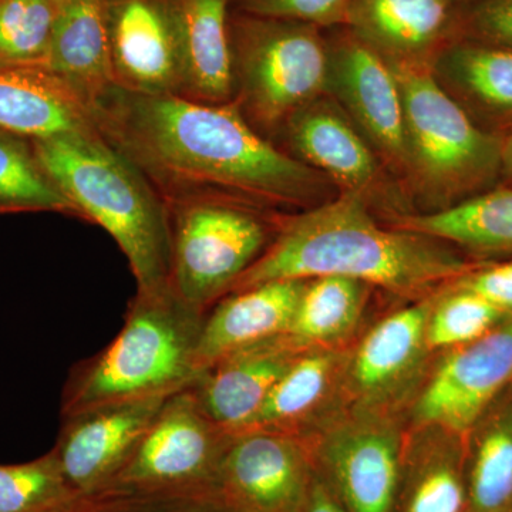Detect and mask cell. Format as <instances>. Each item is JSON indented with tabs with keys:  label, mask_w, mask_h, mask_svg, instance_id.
<instances>
[{
	"label": "cell",
	"mask_w": 512,
	"mask_h": 512,
	"mask_svg": "<svg viewBox=\"0 0 512 512\" xmlns=\"http://www.w3.org/2000/svg\"><path fill=\"white\" fill-rule=\"evenodd\" d=\"M456 8L453 0H350L345 28L389 62L430 60Z\"/></svg>",
	"instance_id": "d6986e66"
},
{
	"label": "cell",
	"mask_w": 512,
	"mask_h": 512,
	"mask_svg": "<svg viewBox=\"0 0 512 512\" xmlns=\"http://www.w3.org/2000/svg\"><path fill=\"white\" fill-rule=\"evenodd\" d=\"M184 55L183 96L202 103L234 97L231 0H174Z\"/></svg>",
	"instance_id": "cb8c5ba5"
},
{
	"label": "cell",
	"mask_w": 512,
	"mask_h": 512,
	"mask_svg": "<svg viewBox=\"0 0 512 512\" xmlns=\"http://www.w3.org/2000/svg\"><path fill=\"white\" fill-rule=\"evenodd\" d=\"M477 293L454 286L441 298H434L427 345L434 350H450L473 342L508 318Z\"/></svg>",
	"instance_id": "1f68e13d"
},
{
	"label": "cell",
	"mask_w": 512,
	"mask_h": 512,
	"mask_svg": "<svg viewBox=\"0 0 512 512\" xmlns=\"http://www.w3.org/2000/svg\"><path fill=\"white\" fill-rule=\"evenodd\" d=\"M315 474L301 437L245 431L229 441L215 491L237 512H299Z\"/></svg>",
	"instance_id": "8fae6325"
},
{
	"label": "cell",
	"mask_w": 512,
	"mask_h": 512,
	"mask_svg": "<svg viewBox=\"0 0 512 512\" xmlns=\"http://www.w3.org/2000/svg\"><path fill=\"white\" fill-rule=\"evenodd\" d=\"M167 207L171 288L205 312L261 258L274 241L282 218L231 201L194 200Z\"/></svg>",
	"instance_id": "52a82bcc"
},
{
	"label": "cell",
	"mask_w": 512,
	"mask_h": 512,
	"mask_svg": "<svg viewBox=\"0 0 512 512\" xmlns=\"http://www.w3.org/2000/svg\"><path fill=\"white\" fill-rule=\"evenodd\" d=\"M467 23L484 43L512 50V0H478Z\"/></svg>",
	"instance_id": "e575fe53"
},
{
	"label": "cell",
	"mask_w": 512,
	"mask_h": 512,
	"mask_svg": "<svg viewBox=\"0 0 512 512\" xmlns=\"http://www.w3.org/2000/svg\"><path fill=\"white\" fill-rule=\"evenodd\" d=\"M303 440L316 474L346 512L396 510L406 436L392 413L352 406Z\"/></svg>",
	"instance_id": "ba28073f"
},
{
	"label": "cell",
	"mask_w": 512,
	"mask_h": 512,
	"mask_svg": "<svg viewBox=\"0 0 512 512\" xmlns=\"http://www.w3.org/2000/svg\"><path fill=\"white\" fill-rule=\"evenodd\" d=\"M46 69L87 107L114 84L107 0H63L57 6Z\"/></svg>",
	"instance_id": "44dd1931"
},
{
	"label": "cell",
	"mask_w": 512,
	"mask_h": 512,
	"mask_svg": "<svg viewBox=\"0 0 512 512\" xmlns=\"http://www.w3.org/2000/svg\"><path fill=\"white\" fill-rule=\"evenodd\" d=\"M37 160L82 220L126 255L137 289L170 285V211L146 175L96 128L32 140Z\"/></svg>",
	"instance_id": "3957f363"
},
{
	"label": "cell",
	"mask_w": 512,
	"mask_h": 512,
	"mask_svg": "<svg viewBox=\"0 0 512 512\" xmlns=\"http://www.w3.org/2000/svg\"><path fill=\"white\" fill-rule=\"evenodd\" d=\"M306 281H272L228 293L205 313L198 372L231 353L286 335Z\"/></svg>",
	"instance_id": "e0dca14e"
},
{
	"label": "cell",
	"mask_w": 512,
	"mask_h": 512,
	"mask_svg": "<svg viewBox=\"0 0 512 512\" xmlns=\"http://www.w3.org/2000/svg\"><path fill=\"white\" fill-rule=\"evenodd\" d=\"M231 439L187 387L165 400L133 456L101 493H217L218 470Z\"/></svg>",
	"instance_id": "9c48e42d"
},
{
	"label": "cell",
	"mask_w": 512,
	"mask_h": 512,
	"mask_svg": "<svg viewBox=\"0 0 512 512\" xmlns=\"http://www.w3.org/2000/svg\"><path fill=\"white\" fill-rule=\"evenodd\" d=\"M453 2H456V3H457V5H458V3L463 2V0H453Z\"/></svg>",
	"instance_id": "ab89813d"
},
{
	"label": "cell",
	"mask_w": 512,
	"mask_h": 512,
	"mask_svg": "<svg viewBox=\"0 0 512 512\" xmlns=\"http://www.w3.org/2000/svg\"><path fill=\"white\" fill-rule=\"evenodd\" d=\"M463 437L437 426H414L404 441L402 483L394 512H466Z\"/></svg>",
	"instance_id": "603a6c76"
},
{
	"label": "cell",
	"mask_w": 512,
	"mask_h": 512,
	"mask_svg": "<svg viewBox=\"0 0 512 512\" xmlns=\"http://www.w3.org/2000/svg\"><path fill=\"white\" fill-rule=\"evenodd\" d=\"M104 140L137 165L165 204L238 202L262 210L318 197L323 175L276 147L234 101L143 94L111 84L89 104Z\"/></svg>",
	"instance_id": "6da1fadb"
},
{
	"label": "cell",
	"mask_w": 512,
	"mask_h": 512,
	"mask_svg": "<svg viewBox=\"0 0 512 512\" xmlns=\"http://www.w3.org/2000/svg\"><path fill=\"white\" fill-rule=\"evenodd\" d=\"M399 225L474 251H512V190L493 191L431 214L406 215Z\"/></svg>",
	"instance_id": "484cf974"
},
{
	"label": "cell",
	"mask_w": 512,
	"mask_h": 512,
	"mask_svg": "<svg viewBox=\"0 0 512 512\" xmlns=\"http://www.w3.org/2000/svg\"><path fill=\"white\" fill-rule=\"evenodd\" d=\"M434 298L386 316L366 333L345 372V392L352 406L390 412L410 392L427 356V323Z\"/></svg>",
	"instance_id": "5bb4252c"
},
{
	"label": "cell",
	"mask_w": 512,
	"mask_h": 512,
	"mask_svg": "<svg viewBox=\"0 0 512 512\" xmlns=\"http://www.w3.org/2000/svg\"><path fill=\"white\" fill-rule=\"evenodd\" d=\"M92 128L89 107L50 70L0 66V130L37 140Z\"/></svg>",
	"instance_id": "ffe728a7"
},
{
	"label": "cell",
	"mask_w": 512,
	"mask_h": 512,
	"mask_svg": "<svg viewBox=\"0 0 512 512\" xmlns=\"http://www.w3.org/2000/svg\"><path fill=\"white\" fill-rule=\"evenodd\" d=\"M56 13L52 0H0V66L46 69Z\"/></svg>",
	"instance_id": "4dcf8cb0"
},
{
	"label": "cell",
	"mask_w": 512,
	"mask_h": 512,
	"mask_svg": "<svg viewBox=\"0 0 512 512\" xmlns=\"http://www.w3.org/2000/svg\"><path fill=\"white\" fill-rule=\"evenodd\" d=\"M389 64L402 94L410 171L437 197L480 187L500 167L503 144L444 92L430 60Z\"/></svg>",
	"instance_id": "8992f818"
},
{
	"label": "cell",
	"mask_w": 512,
	"mask_h": 512,
	"mask_svg": "<svg viewBox=\"0 0 512 512\" xmlns=\"http://www.w3.org/2000/svg\"><path fill=\"white\" fill-rule=\"evenodd\" d=\"M512 382V318L450 353L417 394L413 426H437L464 437Z\"/></svg>",
	"instance_id": "30bf717a"
},
{
	"label": "cell",
	"mask_w": 512,
	"mask_h": 512,
	"mask_svg": "<svg viewBox=\"0 0 512 512\" xmlns=\"http://www.w3.org/2000/svg\"><path fill=\"white\" fill-rule=\"evenodd\" d=\"M170 396L103 404L62 417L53 453L80 497L101 493L126 466Z\"/></svg>",
	"instance_id": "4fadbf2b"
},
{
	"label": "cell",
	"mask_w": 512,
	"mask_h": 512,
	"mask_svg": "<svg viewBox=\"0 0 512 512\" xmlns=\"http://www.w3.org/2000/svg\"><path fill=\"white\" fill-rule=\"evenodd\" d=\"M466 271L439 239L384 228L370 214L363 195L345 192L303 214L282 217L274 241L229 293L264 282L342 276L416 295Z\"/></svg>",
	"instance_id": "7a4b0ae2"
},
{
	"label": "cell",
	"mask_w": 512,
	"mask_h": 512,
	"mask_svg": "<svg viewBox=\"0 0 512 512\" xmlns=\"http://www.w3.org/2000/svg\"><path fill=\"white\" fill-rule=\"evenodd\" d=\"M440 62L471 97L488 109L512 114V50L457 42L444 47Z\"/></svg>",
	"instance_id": "f1b7e54d"
},
{
	"label": "cell",
	"mask_w": 512,
	"mask_h": 512,
	"mask_svg": "<svg viewBox=\"0 0 512 512\" xmlns=\"http://www.w3.org/2000/svg\"><path fill=\"white\" fill-rule=\"evenodd\" d=\"M16 212H55L82 220L37 160L32 140L0 130V214Z\"/></svg>",
	"instance_id": "4316f807"
},
{
	"label": "cell",
	"mask_w": 512,
	"mask_h": 512,
	"mask_svg": "<svg viewBox=\"0 0 512 512\" xmlns=\"http://www.w3.org/2000/svg\"><path fill=\"white\" fill-rule=\"evenodd\" d=\"M303 350L288 335L237 350L202 370L192 392L211 420L235 436L247 429Z\"/></svg>",
	"instance_id": "2e32d148"
},
{
	"label": "cell",
	"mask_w": 512,
	"mask_h": 512,
	"mask_svg": "<svg viewBox=\"0 0 512 512\" xmlns=\"http://www.w3.org/2000/svg\"><path fill=\"white\" fill-rule=\"evenodd\" d=\"M329 49L328 89L397 168H409L402 94L389 62L346 29Z\"/></svg>",
	"instance_id": "9a60e30c"
},
{
	"label": "cell",
	"mask_w": 512,
	"mask_h": 512,
	"mask_svg": "<svg viewBox=\"0 0 512 512\" xmlns=\"http://www.w3.org/2000/svg\"><path fill=\"white\" fill-rule=\"evenodd\" d=\"M501 165L512 177V134L503 144V148H501Z\"/></svg>",
	"instance_id": "74e56055"
},
{
	"label": "cell",
	"mask_w": 512,
	"mask_h": 512,
	"mask_svg": "<svg viewBox=\"0 0 512 512\" xmlns=\"http://www.w3.org/2000/svg\"><path fill=\"white\" fill-rule=\"evenodd\" d=\"M205 313L181 299L171 285L137 289L119 335L70 372L62 417L103 404L171 396L190 387L200 375L197 348Z\"/></svg>",
	"instance_id": "277c9868"
},
{
	"label": "cell",
	"mask_w": 512,
	"mask_h": 512,
	"mask_svg": "<svg viewBox=\"0 0 512 512\" xmlns=\"http://www.w3.org/2000/svg\"><path fill=\"white\" fill-rule=\"evenodd\" d=\"M466 512L512 510V403L485 423L466 466Z\"/></svg>",
	"instance_id": "83f0119b"
},
{
	"label": "cell",
	"mask_w": 512,
	"mask_h": 512,
	"mask_svg": "<svg viewBox=\"0 0 512 512\" xmlns=\"http://www.w3.org/2000/svg\"><path fill=\"white\" fill-rule=\"evenodd\" d=\"M107 23L116 86L183 96V42L174 0H107Z\"/></svg>",
	"instance_id": "7c38bea8"
},
{
	"label": "cell",
	"mask_w": 512,
	"mask_h": 512,
	"mask_svg": "<svg viewBox=\"0 0 512 512\" xmlns=\"http://www.w3.org/2000/svg\"><path fill=\"white\" fill-rule=\"evenodd\" d=\"M456 285L477 293L495 308L512 315V262L463 275Z\"/></svg>",
	"instance_id": "d590c367"
},
{
	"label": "cell",
	"mask_w": 512,
	"mask_h": 512,
	"mask_svg": "<svg viewBox=\"0 0 512 512\" xmlns=\"http://www.w3.org/2000/svg\"><path fill=\"white\" fill-rule=\"evenodd\" d=\"M320 30L298 20L231 12L232 101L268 140L328 89L329 49Z\"/></svg>",
	"instance_id": "5b68a950"
},
{
	"label": "cell",
	"mask_w": 512,
	"mask_h": 512,
	"mask_svg": "<svg viewBox=\"0 0 512 512\" xmlns=\"http://www.w3.org/2000/svg\"><path fill=\"white\" fill-rule=\"evenodd\" d=\"M67 512H237L217 493H104L80 497Z\"/></svg>",
	"instance_id": "d6a6232c"
},
{
	"label": "cell",
	"mask_w": 512,
	"mask_h": 512,
	"mask_svg": "<svg viewBox=\"0 0 512 512\" xmlns=\"http://www.w3.org/2000/svg\"><path fill=\"white\" fill-rule=\"evenodd\" d=\"M231 6L247 15L298 20L329 29L345 28L350 0H231Z\"/></svg>",
	"instance_id": "836d02e7"
},
{
	"label": "cell",
	"mask_w": 512,
	"mask_h": 512,
	"mask_svg": "<svg viewBox=\"0 0 512 512\" xmlns=\"http://www.w3.org/2000/svg\"><path fill=\"white\" fill-rule=\"evenodd\" d=\"M372 286L342 278L309 279L286 335L302 349L338 348L359 326Z\"/></svg>",
	"instance_id": "d4e9b609"
},
{
	"label": "cell",
	"mask_w": 512,
	"mask_h": 512,
	"mask_svg": "<svg viewBox=\"0 0 512 512\" xmlns=\"http://www.w3.org/2000/svg\"><path fill=\"white\" fill-rule=\"evenodd\" d=\"M295 158L328 175L346 192L363 195L376 183L375 154L336 104L322 96L303 106L285 124Z\"/></svg>",
	"instance_id": "ac0fdd59"
},
{
	"label": "cell",
	"mask_w": 512,
	"mask_h": 512,
	"mask_svg": "<svg viewBox=\"0 0 512 512\" xmlns=\"http://www.w3.org/2000/svg\"><path fill=\"white\" fill-rule=\"evenodd\" d=\"M510 512H512V510Z\"/></svg>",
	"instance_id": "60d3db41"
},
{
	"label": "cell",
	"mask_w": 512,
	"mask_h": 512,
	"mask_svg": "<svg viewBox=\"0 0 512 512\" xmlns=\"http://www.w3.org/2000/svg\"><path fill=\"white\" fill-rule=\"evenodd\" d=\"M348 357L339 348L303 350L241 433L272 431L305 439L336 390H345Z\"/></svg>",
	"instance_id": "7402d4cb"
},
{
	"label": "cell",
	"mask_w": 512,
	"mask_h": 512,
	"mask_svg": "<svg viewBox=\"0 0 512 512\" xmlns=\"http://www.w3.org/2000/svg\"><path fill=\"white\" fill-rule=\"evenodd\" d=\"M80 495L52 450L22 464H0V512H67Z\"/></svg>",
	"instance_id": "f546056e"
},
{
	"label": "cell",
	"mask_w": 512,
	"mask_h": 512,
	"mask_svg": "<svg viewBox=\"0 0 512 512\" xmlns=\"http://www.w3.org/2000/svg\"><path fill=\"white\" fill-rule=\"evenodd\" d=\"M53 3H55V5L59 6L60 3L63 2V0H52Z\"/></svg>",
	"instance_id": "f35d334b"
},
{
	"label": "cell",
	"mask_w": 512,
	"mask_h": 512,
	"mask_svg": "<svg viewBox=\"0 0 512 512\" xmlns=\"http://www.w3.org/2000/svg\"><path fill=\"white\" fill-rule=\"evenodd\" d=\"M299 512H346V510L333 497V494L323 484L318 474H315L311 490H309L308 497H306L305 503H303Z\"/></svg>",
	"instance_id": "8d00e7d4"
}]
</instances>
